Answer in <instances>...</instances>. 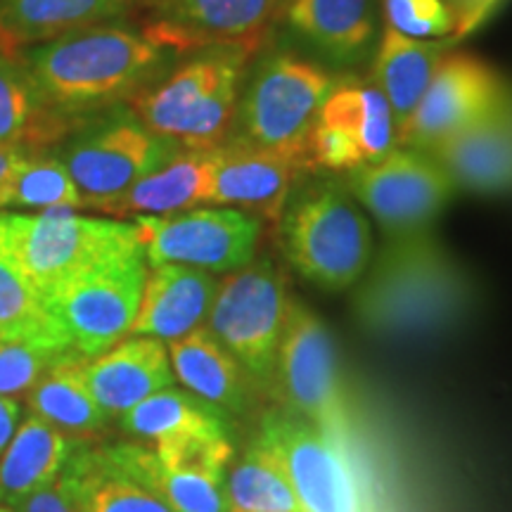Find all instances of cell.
Returning a JSON list of instances; mask_svg holds the SVG:
<instances>
[{"instance_id": "cell-1", "label": "cell", "mask_w": 512, "mask_h": 512, "mask_svg": "<svg viewBox=\"0 0 512 512\" xmlns=\"http://www.w3.org/2000/svg\"><path fill=\"white\" fill-rule=\"evenodd\" d=\"M470 271L430 230L389 235L356 283L351 309L377 337H430L458 328L477 309Z\"/></svg>"}, {"instance_id": "cell-2", "label": "cell", "mask_w": 512, "mask_h": 512, "mask_svg": "<svg viewBox=\"0 0 512 512\" xmlns=\"http://www.w3.org/2000/svg\"><path fill=\"white\" fill-rule=\"evenodd\" d=\"M169 50L119 24L74 31L22 50L19 64L38 93L64 117L81 119L143 91Z\"/></svg>"}, {"instance_id": "cell-3", "label": "cell", "mask_w": 512, "mask_h": 512, "mask_svg": "<svg viewBox=\"0 0 512 512\" xmlns=\"http://www.w3.org/2000/svg\"><path fill=\"white\" fill-rule=\"evenodd\" d=\"M249 55L242 48L197 50L133 95L131 112L178 150H216L230 140Z\"/></svg>"}, {"instance_id": "cell-4", "label": "cell", "mask_w": 512, "mask_h": 512, "mask_svg": "<svg viewBox=\"0 0 512 512\" xmlns=\"http://www.w3.org/2000/svg\"><path fill=\"white\" fill-rule=\"evenodd\" d=\"M280 240L290 266L323 292H344L373 259V230L342 185H304L280 216Z\"/></svg>"}, {"instance_id": "cell-5", "label": "cell", "mask_w": 512, "mask_h": 512, "mask_svg": "<svg viewBox=\"0 0 512 512\" xmlns=\"http://www.w3.org/2000/svg\"><path fill=\"white\" fill-rule=\"evenodd\" d=\"M131 245H138L133 221L83 216L74 209H0V252L43 299L69 275Z\"/></svg>"}, {"instance_id": "cell-6", "label": "cell", "mask_w": 512, "mask_h": 512, "mask_svg": "<svg viewBox=\"0 0 512 512\" xmlns=\"http://www.w3.org/2000/svg\"><path fill=\"white\" fill-rule=\"evenodd\" d=\"M147 271L138 242L69 275L43 302L83 358L100 356L131 337Z\"/></svg>"}, {"instance_id": "cell-7", "label": "cell", "mask_w": 512, "mask_h": 512, "mask_svg": "<svg viewBox=\"0 0 512 512\" xmlns=\"http://www.w3.org/2000/svg\"><path fill=\"white\" fill-rule=\"evenodd\" d=\"M290 302L283 271L271 259H261L228 273L211 304L207 330L259 389L273 384Z\"/></svg>"}, {"instance_id": "cell-8", "label": "cell", "mask_w": 512, "mask_h": 512, "mask_svg": "<svg viewBox=\"0 0 512 512\" xmlns=\"http://www.w3.org/2000/svg\"><path fill=\"white\" fill-rule=\"evenodd\" d=\"M332 86L330 74L304 57L290 53L264 57L242 91L235 114L238 136L230 140L299 152L309 159L306 140Z\"/></svg>"}, {"instance_id": "cell-9", "label": "cell", "mask_w": 512, "mask_h": 512, "mask_svg": "<svg viewBox=\"0 0 512 512\" xmlns=\"http://www.w3.org/2000/svg\"><path fill=\"white\" fill-rule=\"evenodd\" d=\"M53 152L81 190L86 209L100 211L169 162L178 147L155 136L133 112H119L74 128Z\"/></svg>"}, {"instance_id": "cell-10", "label": "cell", "mask_w": 512, "mask_h": 512, "mask_svg": "<svg viewBox=\"0 0 512 512\" xmlns=\"http://www.w3.org/2000/svg\"><path fill=\"white\" fill-rule=\"evenodd\" d=\"M271 387L285 411L302 415L342 451L347 448L351 418L335 342L323 320L299 299H292L287 311Z\"/></svg>"}, {"instance_id": "cell-11", "label": "cell", "mask_w": 512, "mask_h": 512, "mask_svg": "<svg viewBox=\"0 0 512 512\" xmlns=\"http://www.w3.org/2000/svg\"><path fill=\"white\" fill-rule=\"evenodd\" d=\"M150 266H188L235 273L249 266L261 240L259 216L233 207H195L166 216L133 219Z\"/></svg>"}, {"instance_id": "cell-12", "label": "cell", "mask_w": 512, "mask_h": 512, "mask_svg": "<svg viewBox=\"0 0 512 512\" xmlns=\"http://www.w3.org/2000/svg\"><path fill=\"white\" fill-rule=\"evenodd\" d=\"M344 188L387 235L430 230L456 192L446 171L427 152L394 147L375 162L349 171Z\"/></svg>"}, {"instance_id": "cell-13", "label": "cell", "mask_w": 512, "mask_h": 512, "mask_svg": "<svg viewBox=\"0 0 512 512\" xmlns=\"http://www.w3.org/2000/svg\"><path fill=\"white\" fill-rule=\"evenodd\" d=\"M396 121L375 83H339L320 107L306 152L311 169L354 171L394 150Z\"/></svg>"}, {"instance_id": "cell-14", "label": "cell", "mask_w": 512, "mask_h": 512, "mask_svg": "<svg viewBox=\"0 0 512 512\" xmlns=\"http://www.w3.org/2000/svg\"><path fill=\"white\" fill-rule=\"evenodd\" d=\"M508 91L496 69L479 57L444 55L415 110L396 126L394 147L427 152L432 145L484 117Z\"/></svg>"}, {"instance_id": "cell-15", "label": "cell", "mask_w": 512, "mask_h": 512, "mask_svg": "<svg viewBox=\"0 0 512 512\" xmlns=\"http://www.w3.org/2000/svg\"><path fill=\"white\" fill-rule=\"evenodd\" d=\"M145 8L143 34L185 55L207 48L254 53L278 15V0H138Z\"/></svg>"}, {"instance_id": "cell-16", "label": "cell", "mask_w": 512, "mask_h": 512, "mask_svg": "<svg viewBox=\"0 0 512 512\" xmlns=\"http://www.w3.org/2000/svg\"><path fill=\"white\" fill-rule=\"evenodd\" d=\"M261 437L273 446L302 512H354V486L344 451L302 415L271 411Z\"/></svg>"}, {"instance_id": "cell-17", "label": "cell", "mask_w": 512, "mask_h": 512, "mask_svg": "<svg viewBox=\"0 0 512 512\" xmlns=\"http://www.w3.org/2000/svg\"><path fill=\"white\" fill-rule=\"evenodd\" d=\"M304 171L313 169L299 152L266 150L228 140L211 150L209 204L280 221L292 185Z\"/></svg>"}, {"instance_id": "cell-18", "label": "cell", "mask_w": 512, "mask_h": 512, "mask_svg": "<svg viewBox=\"0 0 512 512\" xmlns=\"http://www.w3.org/2000/svg\"><path fill=\"white\" fill-rule=\"evenodd\" d=\"M456 190L472 195H512V91L472 121L427 150Z\"/></svg>"}, {"instance_id": "cell-19", "label": "cell", "mask_w": 512, "mask_h": 512, "mask_svg": "<svg viewBox=\"0 0 512 512\" xmlns=\"http://www.w3.org/2000/svg\"><path fill=\"white\" fill-rule=\"evenodd\" d=\"M83 382L110 418H121L140 401L174 387L166 344L152 337H126L100 356L83 361Z\"/></svg>"}, {"instance_id": "cell-20", "label": "cell", "mask_w": 512, "mask_h": 512, "mask_svg": "<svg viewBox=\"0 0 512 512\" xmlns=\"http://www.w3.org/2000/svg\"><path fill=\"white\" fill-rule=\"evenodd\" d=\"M221 280L188 266H150L131 335L174 342L202 328Z\"/></svg>"}, {"instance_id": "cell-21", "label": "cell", "mask_w": 512, "mask_h": 512, "mask_svg": "<svg viewBox=\"0 0 512 512\" xmlns=\"http://www.w3.org/2000/svg\"><path fill=\"white\" fill-rule=\"evenodd\" d=\"M174 377L195 394L226 415H245L254 403L252 377L221 347L207 328H197L181 339L166 344Z\"/></svg>"}, {"instance_id": "cell-22", "label": "cell", "mask_w": 512, "mask_h": 512, "mask_svg": "<svg viewBox=\"0 0 512 512\" xmlns=\"http://www.w3.org/2000/svg\"><path fill=\"white\" fill-rule=\"evenodd\" d=\"M136 0H0V53L41 46L124 15Z\"/></svg>"}, {"instance_id": "cell-23", "label": "cell", "mask_w": 512, "mask_h": 512, "mask_svg": "<svg viewBox=\"0 0 512 512\" xmlns=\"http://www.w3.org/2000/svg\"><path fill=\"white\" fill-rule=\"evenodd\" d=\"M57 486L74 512H171L162 498L119 470L102 446H76Z\"/></svg>"}, {"instance_id": "cell-24", "label": "cell", "mask_w": 512, "mask_h": 512, "mask_svg": "<svg viewBox=\"0 0 512 512\" xmlns=\"http://www.w3.org/2000/svg\"><path fill=\"white\" fill-rule=\"evenodd\" d=\"M211 150H178L169 162L140 178L100 211L114 219L166 216L209 204Z\"/></svg>"}, {"instance_id": "cell-25", "label": "cell", "mask_w": 512, "mask_h": 512, "mask_svg": "<svg viewBox=\"0 0 512 512\" xmlns=\"http://www.w3.org/2000/svg\"><path fill=\"white\" fill-rule=\"evenodd\" d=\"M76 446L79 441L29 413L0 456V503L12 508L57 484Z\"/></svg>"}, {"instance_id": "cell-26", "label": "cell", "mask_w": 512, "mask_h": 512, "mask_svg": "<svg viewBox=\"0 0 512 512\" xmlns=\"http://www.w3.org/2000/svg\"><path fill=\"white\" fill-rule=\"evenodd\" d=\"M81 124V119L64 117L50 107L22 64L0 53V145L53 150Z\"/></svg>"}, {"instance_id": "cell-27", "label": "cell", "mask_w": 512, "mask_h": 512, "mask_svg": "<svg viewBox=\"0 0 512 512\" xmlns=\"http://www.w3.org/2000/svg\"><path fill=\"white\" fill-rule=\"evenodd\" d=\"M228 418L230 415L197 399L188 389L166 387L126 411L119 422L131 437L162 446L190 439L233 437Z\"/></svg>"}, {"instance_id": "cell-28", "label": "cell", "mask_w": 512, "mask_h": 512, "mask_svg": "<svg viewBox=\"0 0 512 512\" xmlns=\"http://www.w3.org/2000/svg\"><path fill=\"white\" fill-rule=\"evenodd\" d=\"M83 361V356L64 358L24 394V399L29 413L50 422L69 439L88 444L107 430L112 418L88 392L83 382Z\"/></svg>"}, {"instance_id": "cell-29", "label": "cell", "mask_w": 512, "mask_h": 512, "mask_svg": "<svg viewBox=\"0 0 512 512\" xmlns=\"http://www.w3.org/2000/svg\"><path fill=\"white\" fill-rule=\"evenodd\" d=\"M278 17L309 41L318 53L347 62L373 41L370 0H290Z\"/></svg>"}, {"instance_id": "cell-30", "label": "cell", "mask_w": 512, "mask_h": 512, "mask_svg": "<svg viewBox=\"0 0 512 512\" xmlns=\"http://www.w3.org/2000/svg\"><path fill=\"white\" fill-rule=\"evenodd\" d=\"M441 57L444 43L415 41L392 27L384 29L373 64V83L392 107L396 126L415 110Z\"/></svg>"}, {"instance_id": "cell-31", "label": "cell", "mask_w": 512, "mask_h": 512, "mask_svg": "<svg viewBox=\"0 0 512 512\" xmlns=\"http://www.w3.org/2000/svg\"><path fill=\"white\" fill-rule=\"evenodd\" d=\"M230 512H302L273 446L256 434L226 472Z\"/></svg>"}, {"instance_id": "cell-32", "label": "cell", "mask_w": 512, "mask_h": 512, "mask_svg": "<svg viewBox=\"0 0 512 512\" xmlns=\"http://www.w3.org/2000/svg\"><path fill=\"white\" fill-rule=\"evenodd\" d=\"M0 209H86L81 190L53 150L29 152L0 190Z\"/></svg>"}, {"instance_id": "cell-33", "label": "cell", "mask_w": 512, "mask_h": 512, "mask_svg": "<svg viewBox=\"0 0 512 512\" xmlns=\"http://www.w3.org/2000/svg\"><path fill=\"white\" fill-rule=\"evenodd\" d=\"M0 339L74 349L36 287L0 252ZM76 351V349H74Z\"/></svg>"}, {"instance_id": "cell-34", "label": "cell", "mask_w": 512, "mask_h": 512, "mask_svg": "<svg viewBox=\"0 0 512 512\" xmlns=\"http://www.w3.org/2000/svg\"><path fill=\"white\" fill-rule=\"evenodd\" d=\"M72 356L81 354L74 349L0 339V396H24L50 368Z\"/></svg>"}, {"instance_id": "cell-35", "label": "cell", "mask_w": 512, "mask_h": 512, "mask_svg": "<svg viewBox=\"0 0 512 512\" xmlns=\"http://www.w3.org/2000/svg\"><path fill=\"white\" fill-rule=\"evenodd\" d=\"M387 27L415 41L456 34V17L446 0H384Z\"/></svg>"}, {"instance_id": "cell-36", "label": "cell", "mask_w": 512, "mask_h": 512, "mask_svg": "<svg viewBox=\"0 0 512 512\" xmlns=\"http://www.w3.org/2000/svg\"><path fill=\"white\" fill-rule=\"evenodd\" d=\"M498 3L501 0H446L453 17H456V34H453V38H463L470 31H475L498 8Z\"/></svg>"}, {"instance_id": "cell-37", "label": "cell", "mask_w": 512, "mask_h": 512, "mask_svg": "<svg viewBox=\"0 0 512 512\" xmlns=\"http://www.w3.org/2000/svg\"><path fill=\"white\" fill-rule=\"evenodd\" d=\"M12 512H74V508L62 494L60 486L53 484L34 496L24 498L22 503L12 505Z\"/></svg>"}, {"instance_id": "cell-38", "label": "cell", "mask_w": 512, "mask_h": 512, "mask_svg": "<svg viewBox=\"0 0 512 512\" xmlns=\"http://www.w3.org/2000/svg\"><path fill=\"white\" fill-rule=\"evenodd\" d=\"M19 422H22V406L10 396H0V456L15 437Z\"/></svg>"}, {"instance_id": "cell-39", "label": "cell", "mask_w": 512, "mask_h": 512, "mask_svg": "<svg viewBox=\"0 0 512 512\" xmlns=\"http://www.w3.org/2000/svg\"><path fill=\"white\" fill-rule=\"evenodd\" d=\"M27 155L29 150H24V147L0 145V190L5 188V183H8V178L12 171H15V166Z\"/></svg>"}, {"instance_id": "cell-40", "label": "cell", "mask_w": 512, "mask_h": 512, "mask_svg": "<svg viewBox=\"0 0 512 512\" xmlns=\"http://www.w3.org/2000/svg\"><path fill=\"white\" fill-rule=\"evenodd\" d=\"M287 3H290V0H278V12H280V10H283ZM275 17H278V15H275Z\"/></svg>"}, {"instance_id": "cell-41", "label": "cell", "mask_w": 512, "mask_h": 512, "mask_svg": "<svg viewBox=\"0 0 512 512\" xmlns=\"http://www.w3.org/2000/svg\"><path fill=\"white\" fill-rule=\"evenodd\" d=\"M0 512H12V508H10V505H3V503H0Z\"/></svg>"}]
</instances>
